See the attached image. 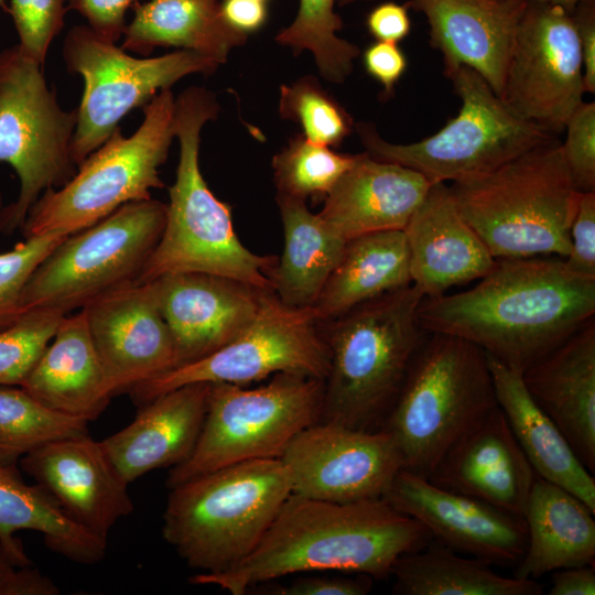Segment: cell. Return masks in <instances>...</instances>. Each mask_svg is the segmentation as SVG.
<instances>
[{
	"instance_id": "1",
	"label": "cell",
	"mask_w": 595,
	"mask_h": 595,
	"mask_svg": "<svg viewBox=\"0 0 595 595\" xmlns=\"http://www.w3.org/2000/svg\"><path fill=\"white\" fill-rule=\"evenodd\" d=\"M418 317L522 372L595 318V277L559 257L496 259L472 289L423 298Z\"/></svg>"
},
{
	"instance_id": "2",
	"label": "cell",
	"mask_w": 595,
	"mask_h": 595,
	"mask_svg": "<svg viewBox=\"0 0 595 595\" xmlns=\"http://www.w3.org/2000/svg\"><path fill=\"white\" fill-rule=\"evenodd\" d=\"M431 539L423 524L383 498L335 502L291 494L246 559L190 582L244 595L255 584L294 573L342 571L382 578L399 556Z\"/></svg>"
},
{
	"instance_id": "3",
	"label": "cell",
	"mask_w": 595,
	"mask_h": 595,
	"mask_svg": "<svg viewBox=\"0 0 595 595\" xmlns=\"http://www.w3.org/2000/svg\"><path fill=\"white\" fill-rule=\"evenodd\" d=\"M216 95L188 87L175 98L174 132L180 158L161 237L136 283L180 272H204L271 291L277 260L247 249L237 237L231 207L209 190L199 167L201 132L217 118Z\"/></svg>"
},
{
	"instance_id": "4",
	"label": "cell",
	"mask_w": 595,
	"mask_h": 595,
	"mask_svg": "<svg viewBox=\"0 0 595 595\" xmlns=\"http://www.w3.org/2000/svg\"><path fill=\"white\" fill-rule=\"evenodd\" d=\"M423 298L410 284L326 321L321 331L328 351L322 421L369 431L383 428L429 335L418 317Z\"/></svg>"
},
{
	"instance_id": "5",
	"label": "cell",
	"mask_w": 595,
	"mask_h": 595,
	"mask_svg": "<svg viewBox=\"0 0 595 595\" xmlns=\"http://www.w3.org/2000/svg\"><path fill=\"white\" fill-rule=\"evenodd\" d=\"M450 188L495 259L569 255L581 192L554 137L494 171L452 182Z\"/></svg>"
},
{
	"instance_id": "6",
	"label": "cell",
	"mask_w": 595,
	"mask_h": 595,
	"mask_svg": "<svg viewBox=\"0 0 595 595\" xmlns=\"http://www.w3.org/2000/svg\"><path fill=\"white\" fill-rule=\"evenodd\" d=\"M162 534L187 566L227 571L260 543L292 494L280 458L228 465L170 488Z\"/></svg>"
},
{
	"instance_id": "7",
	"label": "cell",
	"mask_w": 595,
	"mask_h": 595,
	"mask_svg": "<svg viewBox=\"0 0 595 595\" xmlns=\"http://www.w3.org/2000/svg\"><path fill=\"white\" fill-rule=\"evenodd\" d=\"M496 408L486 353L463 338L429 333L382 429L394 436L404 468L429 478L444 455Z\"/></svg>"
},
{
	"instance_id": "8",
	"label": "cell",
	"mask_w": 595,
	"mask_h": 595,
	"mask_svg": "<svg viewBox=\"0 0 595 595\" xmlns=\"http://www.w3.org/2000/svg\"><path fill=\"white\" fill-rule=\"evenodd\" d=\"M175 98L160 90L144 107L143 120L130 136L117 128L78 165L63 186L43 192L21 228L23 238L72 235L104 219L122 205L151 198L162 188L160 166L174 132Z\"/></svg>"
},
{
	"instance_id": "9",
	"label": "cell",
	"mask_w": 595,
	"mask_h": 595,
	"mask_svg": "<svg viewBox=\"0 0 595 595\" xmlns=\"http://www.w3.org/2000/svg\"><path fill=\"white\" fill-rule=\"evenodd\" d=\"M324 380L279 372L266 385L210 383L203 426L191 455L169 472L173 488L236 463L280 458L292 439L321 416Z\"/></svg>"
},
{
	"instance_id": "10",
	"label": "cell",
	"mask_w": 595,
	"mask_h": 595,
	"mask_svg": "<svg viewBox=\"0 0 595 595\" xmlns=\"http://www.w3.org/2000/svg\"><path fill=\"white\" fill-rule=\"evenodd\" d=\"M447 77L462 100L456 117L436 133L408 144L388 142L372 125L358 123L366 152L411 167L434 184L486 174L554 137L513 112L472 68L461 66Z\"/></svg>"
},
{
	"instance_id": "11",
	"label": "cell",
	"mask_w": 595,
	"mask_h": 595,
	"mask_svg": "<svg viewBox=\"0 0 595 595\" xmlns=\"http://www.w3.org/2000/svg\"><path fill=\"white\" fill-rule=\"evenodd\" d=\"M166 204L130 202L64 238L35 268L21 298L22 313L48 309L68 314L136 283L164 228Z\"/></svg>"
},
{
	"instance_id": "12",
	"label": "cell",
	"mask_w": 595,
	"mask_h": 595,
	"mask_svg": "<svg viewBox=\"0 0 595 595\" xmlns=\"http://www.w3.org/2000/svg\"><path fill=\"white\" fill-rule=\"evenodd\" d=\"M76 122L77 110L61 107L43 65L18 44L0 51V162L13 167L20 183L15 201L0 214L1 232L21 230L43 192L73 177Z\"/></svg>"
},
{
	"instance_id": "13",
	"label": "cell",
	"mask_w": 595,
	"mask_h": 595,
	"mask_svg": "<svg viewBox=\"0 0 595 595\" xmlns=\"http://www.w3.org/2000/svg\"><path fill=\"white\" fill-rule=\"evenodd\" d=\"M69 73L84 90L72 141L76 166L99 148L131 110L144 107L160 90L192 74H213L218 63L187 50L156 57H133L87 24L72 26L63 42Z\"/></svg>"
},
{
	"instance_id": "14",
	"label": "cell",
	"mask_w": 595,
	"mask_h": 595,
	"mask_svg": "<svg viewBox=\"0 0 595 595\" xmlns=\"http://www.w3.org/2000/svg\"><path fill=\"white\" fill-rule=\"evenodd\" d=\"M312 307H293L273 292L263 293L251 322L229 343L190 364L133 387L138 405L188 383L245 385L279 372H296L324 380L328 351Z\"/></svg>"
},
{
	"instance_id": "15",
	"label": "cell",
	"mask_w": 595,
	"mask_h": 595,
	"mask_svg": "<svg viewBox=\"0 0 595 595\" xmlns=\"http://www.w3.org/2000/svg\"><path fill=\"white\" fill-rule=\"evenodd\" d=\"M583 62L576 26L558 4L528 2L511 48L501 99L551 133L564 129L583 102Z\"/></svg>"
},
{
	"instance_id": "16",
	"label": "cell",
	"mask_w": 595,
	"mask_h": 595,
	"mask_svg": "<svg viewBox=\"0 0 595 595\" xmlns=\"http://www.w3.org/2000/svg\"><path fill=\"white\" fill-rule=\"evenodd\" d=\"M280 459L289 470L292 494L335 502L382 498L404 468L398 443L386 429L325 421L298 433Z\"/></svg>"
},
{
	"instance_id": "17",
	"label": "cell",
	"mask_w": 595,
	"mask_h": 595,
	"mask_svg": "<svg viewBox=\"0 0 595 595\" xmlns=\"http://www.w3.org/2000/svg\"><path fill=\"white\" fill-rule=\"evenodd\" d=\"M431 537L491 565H516L527 545L523 518L452 491L402 468L382 497Z\"/></svg>"
},
{
	"instance_id": "18",
	"label": "cell",
	"mask_w": 595,
	"mask_h": 595,
	"mask_svg": "<svg viewBox=\"0 0 595 595\" xmlns=\"http://www.w3.org/2000/svg\"><path fill=\"white\" fill-rule=\"evenodd\" d=\"M83 309L112 397L175 368L173 339L150 282L112 290Z\"/></svg>"
},
{
	"instance_id": "19",
	"label": "cell",
	"mask_w": 595,
	"mask_h": 595,
	"mask_svg": "<svg viewBox=\"0 0 595 595\" xmlns=\"http://www.w3.org/2000/svg\"><path fill=\"white\" fill-rule=\"evenodd\" d=\"M20 465L73 522L101 539L133 511L129 485L100 441L88 434L46 443L22 456Z\"/></svg>"
},
{
	"instance_id": "20",
	"label": "cell",
	"mask_w": 595,
	"mask_h": 595,
	"mask_svg": "<svg viewBox=\"0 0 595 595\" xmlns=\"http://www.w3.org/2000/svg\"><path fill=\"white\" fill-rule=\"evenodd\" d=\"M150 283L173 339L175 368L234 339L255 317L267 292L204 272L165 274Z\"/></svg>"
},
{
	"instance_id": "21",
	"label": "cell",
	"mask_w": 595,
	"mask_h": 595,
	"mask_svg": "<svg viewBox=\"0 0 595 595\" xmlns=\"http://www.w3.org/2000/svg\"><path fill=\"white\" fill-rule=\"evenodd\" d=\"M527 1L409 0L423 13L430 41L444 61L447 76L461 66L478 73L501 97L507 66Z\"/></svg>"
},
{
	"instance_id": "22",
	"label": "cell",
	"mask_w": 595,
	"mask_h": 595,
	"mask_svg": "<svg viewBox=\"0 0 595 595\" xmlns=\"http://www.w3.org/2000/svg\"><path fill=\"white\" fill-rule=\"evenodd\" d=\"M536 477L498 407L444 455L428 479L522 518Z\"/></svg>"
},
{
	"instance_id": "23",
	"label": "cell",
	"mask_w": 595,
	"mask_h": 595,
	"mask_svg": "<svg viewBox=\"0 0 595 595\" xmlns=\"http://www.w3.org/2000/svg\"><path fill=\"white\" fill-rule=\"evenodd\" d=\"M412 284L424 298L479 280L495 266L484 241L461 214L446 183H434L402 229Z\"/></svg>"
},
{
	"instance_id": "24",
	"label": "cell",
	"mask_w": 595,
	"mask_h": 595,
	"mask_svg": "<svg viewBox=\"0 0 595 595\" xmlns=\"http://www.w3.org/2000/svg\"><path fill=\"white\" fill-rule=\"evenodd\" d=\"M209 387L196 382L164 392L141 405L130 424L100 441L126 484L191 455L205 419Z\"/></svg>"
},
{
	"instance_id": "25",
	"label": "cell",
	"mask_w": 595,
	"mask_h": 595,
	"mask_svg": "<svg viewBox=\"0 0 595 595\" xmlns=\"http://www.w3.org/2000/svg\"><path fill=\"white\" fill-rule=\"evenodd\" d=\"M540 409L595 473V318L522 371Z\"/></svg>"
},
{
	"instance_id": "26",
	"label": "cell",
	"mask_w": 595,
	"mask_h": 595,
	"mask_svg": "<svg viewBox=\"0 0 595 595\" xmlns=\"http://www.w3.org/2000/svg\"><path fill=\"white\" fill-rule=\"evenodd\" d=\"M431 186L420 172L364 152L324 198L318 215L346 241L402 230Z\"/></svg>"
},
{
	"instance_id": "27",
	"label": "cell",
	"mask_w": 595,
	"mask_h": 595,
	"mask_svg": "<svg viewBox=\"0 0 595 595\" xmlns=\"http://www.w3.org/2000/svg\"><path fill=\"white\" fill-rule=\"evenodd\" d=\"M47 408L96 420L112 398L84 309L63 316L55 335L21 386Z\"/></svg>"
},
{
	"instance_id": "28",
	"label": "cell",
	"mask_w": 595,
	"mask_h": 595,
	"mask_svg": "<svg viewBox=\"0 0 595 595\" xmlns=\"http://www.w3.org/2000/svg\"><path fill=\"white\" fill-rule=\"evenodd\" d=\"M487 355V354H486ZM498 407L537 476L558 485L595 512V478L529 394L522 372L487 355Z\"/></svg>"
},
{
	"instance_id": "29",
	"label": "cell",
	"mask_w": 595,
	"mask_h": 595,
	"mask_svg": "<svg viewBox=\"0 0 595 595\" xmlns=\"http://www.w3.org/2000/svg\"><path fill=\"white\" fill-rule=\"evenodd\" d=\"M594 512L564 488L537 476L523 512L527 545L515 577L536 580L595 562Z\"/></svg>"
},
{
	"instance_id": "30",
	"label": "cell",
	"mask_w": 595,
	"mask_h": 595,
	"mask_svg": "<svg viewBox=\"0 0 595 595\" xmlns=\"http://www.w3.org/2000/svg\"><path fill=\"white\" fill-rule=\"evenodd\" d=\"M21 530L42 533L50 550L77 564H96L106 554L107 540L73 522L39 484L25 483L15 465L0 463V551L17 566H32L15 537Z\"/></svg>"
},
{
	"instance_id": "31",
	"label": "cell",
	"mask_w": 595,
	"mask_h": 595,
	"mask_svg": "<svg viewBox=\"0 0 595 595\" xmlns=\"http://www.w3.org/2000/svg\"><path fill=\"white\" fill-rule=\"evenodd\" d=\"M133 18L121 47L142 56L155 47L196 52L224 64L248 35L232 28L221 12V0H148L132 6Z\"/></svg>"
},
{
	"instance_id": "32",
	"label": "cell",
	"mask_w": 595,
	"mask_h": 595,
	"mask_svg": "<svg viewBox=\"0 0 595 595\" xmlns=\"http://www.w3.org/2000/svg\"><path fill=\"white\" fill-rule=\"evenodd\" d=\"M412 284L403 230L360 235L346 241L343 253L312 306L318 322Z\"/></svg>"
},
{
	"instance_id": "33",
	"label": "cell",
	"mask_w": 595,
	"mask_h": 595,
	"mask_svg": "<svg viewBox=\"0 0 595 595\" xmlns=\"http://www.w3.org/2000/svg\"><path fill=\"white\" fill-rule=\"evenodd\" d=\"M284 248L270 271L271 290L284 304L312 307L336 267L346 240L305 201L277 195Z\"/></svg>"
},
{
	"instance_id": "34",
	"label": "cell",
	"mask_w": 595,
	"mask_h": 595,
	"mask_svg": "<svg viewBox=\"0 0 595 595\" xmlns=\"http://www.w3.org/2000/svg\"><path fill=\"white\" fill-rule=\"evenodd\" d=\"M394 594L402 595H540L536 580L507 577L491 564L431 539L423 548L397 559L391 573Z\"/></svg>"
},
{
	"instance_id": "35",
	"label": "cell",
	"mask_w": 595,
	"mask_h": 595,
	"mask_svg": "<svg viewBox=\"0 0 595 595\" xmlns=\"http://www.w3.org/2000/svg\"><path fill=\"white\" fill-rule=\"evenodd\" d=\"M88 434V421L54 411L20 386L0 385V463L15 465L35 448Z\"/></svg>"
},
{
	"instance_id": "36",
	"label": "cell",
	"mask_w": 595,
	"mask_h": 595,
	"mask_svg": "<svg viewBox=\"0 0 595 595\" xmlns=\"http://www.w3.org/2000/svg\"><path fill=\"white\" fill-rule=\"evenodd\" d=\"M337 0H299L292 23L280 30L275 41L295 55L310 51L320 74L342 84L350 75L359 55L357 45L338 36L343 20L335 12Z\"/></svg>"
},
{
	"instance_id": "37",
	"label": "cell",
	"mask_w": 595,
	"mask_h": 595,
	"mask_svg": "<svg viewBox=\"0 0 595 595\" xmlns=\"http://www.w3.org/2000/svg\"><path fill=\"white\" fill-rule=\"evenodd\" d=\"M357 158L295 134L272 159L278 195L324 199Z\"/></svg>"
},
{
	"instance_id": "38",
	"label": "cell",
	"mask_w": 595,
	"mask_h": 595,
	"mask_svg": "<svg viewBox=\"0 0 595 595\" xmlns=\"http://www.w3.org/2000/svg\"><path fill=\"white\" fill-rule=\"evenodd\" d=\"M279 113L299 125L309 141L331 148L353 130L349 113L313 76L280 86Z\"/></svg>"
},
{
	"instance_id": "39",
	"label": "cell",
	"mask_w": 595,
	"mask_h": 595,
	"mask_svg": "<svg viewBox=\"0 0 595 595\" xmlns=\"http://www.w3.org/2000/svg\"><path fill=\"white\" fill-rule=\"evenodd\" d=\"M66 315L34 309L0 328V385L22 386Z\"/></svg>"
},
{
	"instance_id": "40",
	"label": "cell",
	"mask_w": 595,
	"mask_h": 595,
	"mask_svg": "<svg viewBox=\"0 0 595 595\" xmlns=\"http://www.w3.org/2000/svg\"><path fill=\"white\" fill-rule=\"evenodd\" d=\"M66 235L44 234L24 238L0 252V328L22 314L23 289L35 268Z\"/></svg>"
},
{
	"instance_id": "41",
	"label": "cell",
	"mask_w": 595,
	"mask_h": 595,
	"mask_svg": "<svg viewBox=\"0 0 595 595\" xmlns=\"http://www.w3.org/2000/svg\"><path fill=\"white\" fill-rule=\"evenodd\" d=\"M67 0H11L8 7L24 55L44 66L51 43L64 25Z\"/></svg>"
},
{
	"instance_id": "42",
	"label": "cell",
	"mask_w": 595,
	"mask_h": 595,
	"mask_svg": "<svg viewBox=\"0 0 595 595\" xmlns=\"http://www.w3.org/2000/svg\"><path fill=\"white\" fill-rule=\"evenodd\" d=\"M562 154L580 192L595 191V102H582L565 127Z\"/></svg>"
},
{
	"instance_id": "43",
	"label": "cell",
	"mask_w": 595,
	"mask_h": 595,
	"mask_svg": "<svg viewBox=\"0 0 595 595\" xmlns=\"http://www.w3.org/2000/svg\"><path fill=\"white\" fill-rule=\"evenodd\" d=\"M566 267L578 274L595 277V191L581 192L570 228Z\"/></svg>"
},
{
	"instance_id": "44",
	"label": "cell",
	"mask_w": 595,
	"mask_h": 595,
	"mask_svg": "<svg viewBox=\"0 0 595 595\" xmlns=\"http://www.w3.org/2000/svg\"><path fill=\"white\" fill-rule=\"evenodd\" d=\"M139 0H67L69 9L77 11L87 25L99 36L117 42L127 26L126 13Z\"/></svg>"
},
{
	"instance_id": "45",
	"label": "cell",
	"mask_w": 595,
	"mask_h": 595,
	"mask_svg": "<svg viewBox=\"0 0 595 595\" xmlns=\"http://www.w3.org/2000/svg\"><path fill=\"white\" fill-rule=\"evenodd\" d=\"M366 72L383 87L385 95L393 93L407 69V57L397 43L377 41L363 55Z\"/></svg>"
},
{
	"instance_id": "46",
	"label": "cell",
	"mask_w": 595,
	"mask_h": 595,
	"mask_svg": "<svg viewBox=\"0 0 595 595\" xmlns=\"http://www.w3.org/2000/svg\"><path fill=\"white\" fill-rule=\"evenodd\" d=\"M370 576L350 577L304 576L290 585L271 589L277 595H365L370 592Z\"/></svg>"
},
{
	"instance_id": "47",
	"label": "cell",
	"mask_w": 595,
	"mask_h": 595,
	"mask_svg": "<svg viewBox=\"0 0 595 595\" xmlns=\"http://www.w3.org/2000/svg\"><path fill=\"white\" fill-rule=\"evenodd\" d=\"M58 586L32 566L14 565L0 551V595H57Z\"/></svg>"
},
{
	"instance_id": "48",
	"label": "cell",
	"mask_w": 595,
	"mask_h": 595,
	"mask_svg": "<svg viewBox=\"0 0 595 595\" xmlns=\"http://www.w3.org/2000/svg\"><path fill=\"white\" fill-rule=\"evenodd\" d=\"M408 8V4L392 1L375 7L366 20L369 33L377 41L398 44L409 34L411 29Z\"/></svg>"
},
{
	"instance_id": "49",
	"label": "cell",
	"mask_w": 595,
	"mask_h": 595,
	"mask_svg": "<svg viewBox=\"0 0 595 595\" xmlns=\"http://www.w3.org/2000/svg\"><path fill=\"white\" fill-rule=\"evenodd\" d=\"M572 17L576 26L583 62L585 93H595V0L580 2Z\"/></svg>"
},
{
	"instance_id": "50",
	"label": "cell",
	"mask_w": 595,
	"mask_h": 595,
	"mask_svg": "<svg viewBox=\"0 0 595 595\" xmlns=\"http://www.w3.org/2000/svg\"><path fill=\"white\" fill-rule=\"evenodd\" d=\"M221 12L232 28L247 35L260 30L268 18L267 2L260 0H221Z\"/></svg>"
},
{
	"instance_id": "51",
	"label": "cell",
	"mask_w": 595,
	"mask_h": 595,
	"mask_svg": "<svg viewBox=\"0 0 595 595\" xmlns=\"http://www.w3.org/2000/svg\"><path fill=\"white\" fill-rule=\"evenodd\" d=\"M552 573L550 595H594L595 566L581 565L555 570Z\"/></svg>"
},
{
	"instance_id": "52",
	"label": "cell",
	"mask_w": 595,
	"mask_h": 595,
	"mask_svg": "<svg viewBox=\"0 0 595 595\" xmlns=\"http://www.w3.org/2000/svg\"><path fill=\"white\" fill-rule=\"evenodd\" d=\"M520 1L558 4V6L563 7L570 13H572L574 11L575 7L580 2L585 1V0H520Z\"/></svg>"
},
{
	"instance_id": "53",
	"label": "cell",
	"mask_w": 595,
	"mask_h": 595,
	"mask_svg": "<svg viewBox=\"0 0 595 595\" xmlns=\"http://www.w3.org/2000/svg\"><path fill=\"white\" fill-rule=\"evenodd\" d=\"M357 1H367V0H337V3L340 6H347V4L355 3Z\"/></svg>"
},
{
	"instance_id": "54",
	"label": "cell",
	"mask_w": 595,
	"mask_h": 595,
	"mask_svg": "<svg viewBox=\"0 0 595 595\" xmlns=\"http://www.w3.org/2000/svg\"><path fill=\"white\" fill-rule=\"evenodd\" d=\"M0 9L4 10L8 12V6L6 3V0H0Z\"/></svg>"
},
{
	"instance_id": "55",
	"label": "cell",
	"mask_w": 595,
	"mask_h": 595,
	"mask_svg": "<svg viewBox=\"0 0 595 595\" xmlns=\"http://www.w3.org/2000/svg\"><path fill=\"white\" fill-rule=\"evenodd\" d=\"M3 207H4L3 206V197H2V193L0 191V214H1L2 209H3Z\"/></svg>"
},
{
	"instance_id": "56",
	"label": "cell",
	"mask_w": 595,
	"mask_h": 595,
	"mask_svg": "<svg viewBox=\"0 0 595 595\" xmlns=\"http://www.w3.org/2000/svg\"><path fill=\"white\" fill-rule=\"evenodd\" d=\"M260 1H264V2H267L268 0H260Z\"/></svg>"
}]
</instances>
